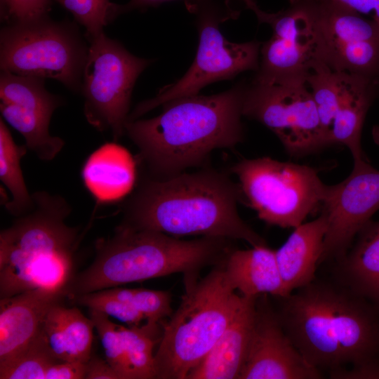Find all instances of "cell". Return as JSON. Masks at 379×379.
I'll return each instance as SVG.
<instances>
[{
  "instance_id": "1",
  "label": "cell",
  "mask_w": 379,
  "mask_h": 379,
  "mask_svg": "<svg viewBox=\"0 0 379 379\" xmlns=\"http://www.w3.org/2000/svg\"><path fill=\"white\" fill-rule=\"evenodd\" d=\"M243 199L230 172L206 166L166 179L142 175L121 205L119 226L176 237H219L266 246L239 215L238 204Z\"/></svg>"
},
{
  "instance_id": "2",
  "label": "cell",
  "mask_w": 379,
  "mask_h": 379,
  "mask_svg": "<svg viewBox=\"0 0 379 379\" xmlns=\"http://www.w3.org/2000/svg\"><path fill=\"white\" fill-rule=\"evenodd\" d=\"M246 86L241 81L218 94L178 98L155 117L127 121L125 133L138 149L144 175L168 178L205 166L214 150L241 143Z\"/></svg>"
},
{
  "instance_id": "3",
  "label": "cell",
  "mask_w": 379,
  "mask_h": 379,
  "mask_svg": "<svg viewBox=\"0 0 379 379\" xmlns=\"http://www.w3.org/2000/svg\"><path fill=\"white\" fill-rule=\"evenodd\" d=\"M280 299L281 323L311 365L328 373L379 366V310L369 301L316 279Z\"/></svg>"
},
{
  "instance_id": "4",
  "label": "cell",
  "mask_w": 379,
  "mask_h": 379,
  "mask_svg": "<svg viewBox=\"0 0 379 379\" xmlns=\"http://www.w3.org/2000/svg\"><path fill=\"white\" fill-rule=\"evenodd\" d=\"M232 241L208 236L184 240L162 232L118 225L112 236L97 241L94 260L72 277L65 293L72 299L175 273H183L185 284H190L197 280L204 267L224 260L234 248Z\"/></svg>"
},
{
  "instance_id": "5",
  "label": "cell",
  "mask_w": 379,
  "mask_h": 379,
  "mask_svg": "<svg viewBox=\"0 0 379 379\" xmlns=\"http://www.w3.org/2000/svg\"><path fill=\"white\" fill-rule=\"evenodd\" d=\"M33 208L0 232V297L34 289L64 291L72 279L81 237L65 220L71 206L61 196L32 194Z\"/></svg>"
},
{
  "instance_id": "6",
  "label": "cell",
  "mask_w": 379,
  "mask_h": 379,
  "mask_svg": "<svg viewBox=\"0 0 379 379\" xmlns=\"http://www.w3.org/2000/svg\"><path fill=\"white\" fill-rule=\"evenodd\" d=\"M222 261L203 279L186 285L179 307L162 322L154 354L156 378L187 379L235 315L243 295L227 281Z\"/></svg>"
},
{
  "instance_id": "7",
  "label": "cell",
  "mask_w": 379,
  "mask_h": 379,
  "mask_svg": "<svg viewBox=\"0 0 379 379\" xmlns=\"http://www.w3.org/2000/svg\"><path fill=\"white\" fill-rule=\"evenodd\" d=\"M229 172L238 179L243 198L270 225L295 228L321 207L328 186L315 168L269 157L243 159Z\"/></svg>"
},
{
  "instance_id": "8",
  "label": "cell",
  "mask_w": 379,
  "mask_h": 379,
  "mask_svg": "<svg viewBox=\"0 0 379 379\" xmlns=\"http://www.w3.org/2000/svg\"><path fill=\"white\" fill-rule=\"evenodd\" d=\"M88 47L76 25L69 21L56 22L47 16L7 24L0 32L1 70L54 79L79 92Z\"/></svg>"
},
{
  "instance_id": "9",
  "label": "cell",
  "mask_w": 379,
  "mask_h": 379,
  "mask_svg": "<svg viewBox=\"0 0 379 379\" xmlns=\"http://www.w3.org/2000/svg\"><path fill=\"white\" fill-rule=\"evenodd\" d=\"M89 43L81 89L84 113L91 126L109 131L117 141L125 134L136 79L151 61L133 55L104 32Z\"/></svg>"
},
{
  "instance_id": "10",
  "label": "cell",
  "mask_w": 379,
  "mask_h": 379,
  "mask_svg": "<svg viewBox=\"0 0 379 379\" xmlns=\"http://www.w3.org/2000/svg\"><path fill=\"white\" fill-rule=\"evenodd\" d=\"M243 117L271 130L286 153L301 158L331 147L306 81L247 84Z\"/></svg>"
},
{
  "instance_id": "11",
  "label": "cell",
  "mask_w": 379,
  "mask_h": 379,
  "mask_svg": "<svg viewBox=\"0 0 379 379\" xmlns=\"http://www.w3.org/2000/svg\"><path fill=\"white\" fill-rule=\"evenodd\" d=\"M194 6L198 8L199 41L193 63L178 81L161 89L154 98L138 104L128 121L139 119L171 100L197 95L211 83L231 79L245 71L258 70L261 43L255 40L241 44L227 41L220 32L219 24L230 16L222 15L210 6Z\"/></svg>"
},
{
  "instance_id": "12",
  "label": "cell",
  "mask_w": 379,
  "mask_h": 379,
  "mask_svg": "<svg viewBox=\"0 0 379 379\" xmlns=\"http://www.w3.org/2000/svg\"><path fill=\"white\" fill-rule=\"evenodd\" d=\"M308 1L317 62L379 81V25L332 1Z\"/></svg>"
},
{
  "instance_id": "13",
  "label": "cell",
  "mask_w": 379,
  "mask_h": 379,
  "mask_svg": "<svg viewBox=\"0 0 379 379\" xmlns=\"http://www.w3.org/2000/svg\"><path fill=\"white\" fill-rule=\"evenodd\" d=\"M331 145L350 150L353 161L367 160L361 147L366 116L379 98V81L316 63L306 79Z\"/></svg>"
},
{
  "instance_id": "14",
  "label": "cell",
  "mask_w": 379,
  "mask_h": 379,
  "mask_svg": "<svg viewBox=\"0 0 379 379\" xmlns=\"http://www.w3.org/2000/svg\"><path fill=\"white\" fill-rule=\"evenodd\" d=\"M259 22L269 24L271 38L261 44L259 82L306 81L317 61L316 36L308 0H290V6L276 13L259 9Z\"/></svg>"
},
{
  "instance_id": "15",
  "label": "cell",
  "mask_w": 379,
  "mask_h": 379,
  "mask_svg": "<svg viewBox=\"0 0 379 379\" xmlns=\"http://www.w3.org/2000/svg\"><path fill=\"white\" fill-rule=\"evenodd\" d=\"M328 220L319 265L337 261L379 210V170L367 160L353 161L350 175L329 185L321 207Z\"/></svg>"
},
{
  "instance_id": "16",
  "label": "cell",
  "mask_w": 379,
  "mask_h": 379,
  "mask_svg": "<svg viewBox=\"0 0 379 379\" xmlns=\"http://www.w3.org/2000/svg\"><path fill=\"white\" fill-rule=\"evenodd\" d=\"M44 79L1 70L0 111L24 137L27 149L39 159L50 161L65 145L62 138L49 133L51 117L63 100L46 90Z\"/></svg>"
},
{
  "instance_id": "17",
  "label": "cell",
  "mask_w": 379,
  "mask_h": 379,
  "mask_svg": "<svg viewBox=\"0 0 379 379\" xmlns=\"http://www.w3.org/2000/svg\"><path fill=\"white\" fill-rule=\"evenodd\" d=\"M267 295L257 297L255 316L246 359L239 379H319L286 333Z\"/></svg>"
},
{
  "instance_id": "18",
  "label": "cell",
  "mask_w": 379,
  "mask_h": 379,
  "mask_svg": "<svg viewBox=\"0 0 379 379\" xmlns=\"http://www.w3.org/2000/svg\"><path fill=\"white\" fill-rule=\"evenodd\" d=\"M66 297L64 291L34 289L1 298L0 367L29 347L41 331L48 310Z\"/></svg>"
},
{
  "instance_id": "19",
  "label": "cell",
  "mask_w": 379,
  "mask_h": 379,
  "mask_svg": "<svg viewBox=\"0 0 379 379\" xmlns=\"http://www.w3.org/2000/svg\"><path fill=\"white\" fill-rule=\"evenodd\" d=\"M256 299L243 295L227 328L187 379H239L253 332Z\"/></svg>"
},
{
  "instance_id": "20",
  "label": "cell",
  "mask_w": 379,
  "mask_h": 379,
  "mask_svg": "<svg viewBox=\"0 0 379 379\" xmlns=\"http://www.w3.org/2000/svg\"><path fill=\"white\" fill-rule=\"evenodd\" d=\"M81 178L84 186L98 204L121 201L134 190L137 182L136 161L124 146L106 142L85 161Z\"/></svg>"
},
{
  "instance_id": "21",
  "label": "cell",
  "mask_w": 379,
  "mask_h": 379,
  "mask_svg": "<svg viewBox=\"0 0 379 379\" xmlns=\"http://www.w3.org/2000/svg\"><path fill=\"white\" fill-rule=\"evenodd\" d=\"M328 227L326 214L293 228L284 244L275 251L276 259L288 295L312 283L321 257Z\"/></svg>"
},
{
  "instance_id": "22",
  "label": "cell",
  "mask_w": 379,
  "mask_h": 379,
  "mask_svg": "<svg viewBox=\"0 0 379 379\" xmlns=\"http://www.w3.org/2000/svg\"><path fill=\"white\" fill-rule=\"evenodd\" d=\"M225 277L234 290L247 297L270 294L286 297L275 251L266 246L232 249L222 261Z\"/></svg>"
},
{
  "instance_id": "23",
  "label": "cell",
  "mask_w": 379,
  "mask_h": 379,
  "mask_svg": "<svg viewBox=\"0 0 379 379\" xmlns=\"http://www.w3.org/2000/svg\"><path fill=\"white\" fill-rule=\"evenodd\" d=\"M338 282L379 310V220H371L336 261Z\"/></svg>"
},
{
  "instance_id": "24",
  "label": "cell",
  "mask_w": 379,
  "mask_h": 379,
  "mask_svg": "<svg viewBox=\"0 0 379 379\" xmlns=\"http://www.w3.org/2000/svg\"><path fill=\"white\" fill-rule=\"evenodd\" d=\"M94 328L91 318L61 302L51 306L42 324L46 341L60 361L86 363L92 355Z\"/></svg>"
},
{
  "instance_id": "25",
  "label": "cell",
  "mask_w": 379,
  "mask_h": 379,
  "mask_svg": "<svg viewBox=\"0 0 379 379\" xmlns=\"http://www.w3.org/2000/svg\"><path fill=\"white\" fill-rule=\"evenodd\" d=\"M25 145H17L9 129L0 119V180L11 194L4 201V207L13 216L18 217L29 212L34 206L32 194L27 187L21 166V159L26 154Z\"/></svg>"
},
{
  "instance_id": "26",
  "label": "cell",
  "mask_w": 379,
  "mask_h": 379,
  "mask_svg": "<svg viewBox=\"0 0 379 379\" xmlns=\"http://www.w3.org/2000/svg\"><path fill=\"white\" fill-rule=\"evenodd\" d=\"M159 324L146 321L140 326L117 325L124 344L131 379L156 378L154 346Z\"/></svg>"
},
{
  "instance_id": "27",
  "label": "cell",
  "mask_w": 379,
  "mask_h": 379,
  "mask_svg": "<svg viewBox=\"0 0 379 379\" xmlns=\"http://www.w3.org/2000/svg\"><path fill=\"white\" fill-rule=\"evenodd\" d=\"M60 361L52 352L42 328L35 340L20 355L0 367L1 379H45L47 369Z\"/></svg>"
},
{
  "instance_id": "28",
  "label": "cell",
  "mask_w": 379,
  "mask_h": 379,
  "mask_svg": "<svg viewBox=\"0 0 379 379\" xmlns=\"http://www.w3.org/2000/svg\"><path fill=\"white\" fill-rule=\"evenodd\" d=\"M103 291L139 311L148 322L161 324L172 314L171 295L168 291L119 287Z\"/></svg>"
},
{
  "instance_id": "29",
  "label": "cell",
  "mask_w": 379,
  "mask_h": 379,
  "mask_svg": "<svg viewBox=\"0 0 379 379\" xmlns=\"http://www.w3.org/2000/svg\"><path fill=\"white\" fill-rule=\"evenodd\" d=\"M84 27L88 41L103 33L104 27L121 14V5L109 0H54Z\"/></svg>"
},
{
  "instance_id": "30",
  "label": "cell",
  "mask_w": 379,
  "mask_h": 379,
  "mask_svg": "<svg viewBox=\"0 0 379 379\" xmlns=\"http://www.w3.org/2000/svg\"><path fill=\"white\" fill-rule=\"evenodd\" d=\"M88 311L99 335L106 360L117 372L119 379H131L117 324L113 323L105 313L93 309H88Z\"/></svg>"
},
{
  "instance_id": "31",
  "label": "cell",
  "mask_w": 379,
  "mask_h": 379,
  "mask_svg": "<svg viewBox=\"0 0 379 379\" xmlns=\"http://www.w3.org/2000/svg\"><path fill=\"white\" fill-rule=\"evenodd\" d=\"M74 302L105 313L128 326H140L147 321L145 316L130 305L107 295L103 290L78 295L72 298Z\"/></svg>"
},
{
  "instance_id": "32",
  "label": "cell",
  "mask_w": 379,
  "mask_h": 379,
  "mask_svg": "<svg viewBox=\"0 0 379 379\" xmlns=\"http://www.w3.org/2000/svg\"><path fill=\"white\" fill-rule=\"evenodd\" d=\"M1 18L7 24L22 23L48 16L51 0H0Z\"/></svg>"
},
{
  "instance_id": "33",
  "label": "cell",
  "mask_w": 379,
  "mask_h": 379,
  "mask_svg": "<svg viewBox=\"0 0 379 379\" xmlns=\"http://www.w3.org/2000/svg\"><path fill=\"white\" fill-rule=\"evenodd\" d=\"M86 371V363L60 361L47 369L45 379H84Z\"/></svg>"
},
{
  "instance_id": "34",
  "label": "cell",
  "mask_w": 379,
  "mask_h": 379,
  "mask_svg": "<svg viewBox=\"0 0 379 379\" xmlns=\"http://www.w3.org/2000/svg\"><path fill=\"white\" fill-rule=\"evenodd\" d=\"M85 379H119V377L106 359L91 355L86 363Z\"/></svg>"
},
{
  "instance_id": "35",
  "label": "cell",
  "mask_w": 379,
  "mask_h": 379,
  "mask_svg": "<svg viewBox=\"0 0 379 379\" xmlns=\"http://www.w3.org/2000/svg\"><path fill=\"white\" fill-rule=\"evenodd\" d=\"M354 11L370 19L379 25V0H330Z\"/></svg>"
},
{
  "instance_id": "36",
  "label": "cell",
  "mask_w": 379,
  "mask_h": 379,
  "mask_svg": "<svg viewBox=\"0 0 379 379\" xmlns=\"http://www.w3.org/2000/svg\"><path fill=\"white\" fill-rule=\"evenodd\" d=\"M174 0H130L125 5H121V13L128 12L133 9L145 8L149 6L156 7L160 4ZM189 1H204V0H189ZM229 0H227V1Z\"/></svg>"
},
{
  "instance_id": "37",
  "label": "cell",
  "mask_w": 379,
  "mask_h": 379,
  "mask_svg": "<svg viewBox=\"0 0 379 379\" xmlns=\"http://www.w3.org/2000/svg\"><path fill=\"white\" fill-rule=\"evenodd\" d=\"M371 135L375 144L379 146V126H374L371 131Z\"/></svg>"
},
{
  "instance_id": "38",
  "label": "cell",
  "mask_w": 379,
  "mask_h": 379,
  "mask_svg": "<svg viewBox=\"0 0 379 379\" xmlns=\"http://www.w3.org/2000/svg\"><path fill=\"white\" fill-rule=\"evenodd\" d=\"M246 5L247 6V7L250 9H251L252 11L255 8L257 7V4L256 3L253 1V0H243Z\"/></svg>"
}]
</instances>
